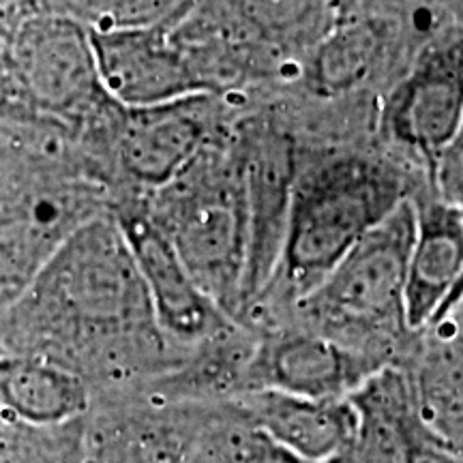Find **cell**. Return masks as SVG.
Segmentation results:
<instances>
[{"label": "cell", "mask_w": 463, "mask_h": 463, "mask_svg": "<svg viewBox=\"0 0 463 463\" xmlns=\"http://www.w3.org/2000/svg\"><path fill=\"white\" fill-rule=\"evenodd\" d=\"M0 352L48 358L90 389L155 382L183 367L120 222L97 215L69 236L20 303L0 317Z\"/></svg>", "instance_id": "cell-1"}, {"label": "cell", "mask_w": 463, "mask_h": 463, "mask_svg": "<svg viewBox=\"0 0 463 463\" xmlns=\"http://www.w3.org/2000/svg\"><path fill=\"white\" fill-rule=\"evenodd\" d=\"M403 200L397 172L361 155L298 170L279 269L260 303L275 292L297 307Z\"/></svg>", "instance_id": "cell-2"}, {"label": "cell", "mask_w": 463, "mask_h": 463, "mask_svg": "<svg viewBox=\"0 0 463 463\" xmlns=\"http://www.w3.org/2000/svg\"><path fill=\"white\" fill-rule=\"evenodd\" d=\"M148 217L176 249L202 292L239 324L245 307L249 217L236 146L208 142L174 181L157 189Z\"/></svg>", "instance_id": "cell-3"}, {"label": "cell", "mask_w": 463, "mask_h": 463, "mask_svg": "<svg viewBox=\"0 0 463 463\" xmlns=\"http://www.w3.org/2000/svg\"><path fill=\"white\" fill-rule=\"evenodd\" d=\"M414 234L416 204L408 198L300 300L303 328L389 361L384 347L410 333L405 286Z\"/></svg>", "instance_id": "cell-4"}, {"label": "cell", "mask_w": 463, "mask_h": 463, "mask_svg": "<svg viewBox=\"0 0 463 463\" xmlns=\"http://www.w3.org/2000/svg\"><path fill=\"white\" fill-rule=\"evenodd\" d=\"M9 62L28 106L61 118H78L106 95L92 31L62 11L24 17L11 37Z\"/></svg>", "instance_id": "cell-5"}, {"label": "cell", "mask_w": 463, "mask_h": 463, "mask_svg": "<svg viewBox=\"0 0 463 463\" xmlns=\"http://www.w3.org/2000/svg\"><path fill=\"white\" fill-rule=\"evenodd\" d=\"M463 125V33L439 39L386 97L382 133L438 170Z\"/></svg>", "instance_id": "cell-6"}, {"label": "cell", "mask_w": 463, "mask_h": 463, "mask_svg": "<svg viewBox=\"0 0 463 463\" xmlns=\"http://www.w3.org/2000/svg\"><path fill=\"white\" fill-rule=\"evenodd\" d=\"M234 146L242 161L249 217L245 316L260 303L279 269L300 167L292 140L266 125H249Z\"/></svg>", "instance_id": "cell-7"}, {"label": "cell", "mask_w": 463, "mask_h": 463, "mask_svg": "<svg viewBox=\"0 0 463 463\" xmlns=\"http://www.w3.org/2000/svg\"><path fill=\"white\" fill-rule=\"evenodd\" d=\"M386 364L391 363L326 335L289 328L264 335L251 345L239 395L279 391L309 399H347Z\"/></svg>", "instance_id": "cell-8"}, {"label": "cell", "mask_w": 463, "mask_h": 463, "mask_svg": "<svg viewBox=\"0 0 463 463\" xmlns=\"http://www.w3.org/2000/svg\"><path fill=\"white\" fill-rule=\"evenodd\" d=\"M92 45L103 90L125 109L159 108L211 90L165 24L92 31Z\"/></svg>", "instance_id": "cell-9"}, {"label": "cell", "mask_w": 463, "mask_h": 463, "mask_svg": "<svg viewBox=\"0 0 463 463\" xmlns=\"http://www.w3.org/2000/svg\"><path fill=\"white\" fill-rule=\"evenodd\" d=\"M350 402L354 430L328 463H461L427 431L408 369L386 364L352 392Z\"/></svg>", "instance_id": "cell-10"}, {"label": "cell", "mask_w": 463, "mask_h": 463, "mask_svg": "<svg viewBox=\"0 0 463 463\" xmlns=\"http://www.w3.org/2000/svg\"><path fill=\"white\" fill-rule=\"evenodd\" d=\"M213 405L106 402L82 420V463H184Z\"/></svg>", "instance_id": "cell-11"}, {"label": "cell", "mask_w": 463, "mask_h": 463, "mask_svg": "<svg viewBox=\"0 0 463 463\" xmlns=\"http://www.w3.org/2000/svg\"><path fill=\"white\" fill-rule=\"evenodd\" d=\"M116 219L129 241L161 331L178 350L198 352L239 333V324L232 322L202 292L153 219L136 213H125Z\"/></svg>", "instance_id": "cell-12"}, {"label": "cell", "mask_w": 463, "mask_h": 463, "mask_svg": "<svg viewBox=\"0 0 463 463\" xmlns=\"http://www.w3.org/2000/svg\"><path fill=\"white\" fill-rule=\"evenodd\" d=\"M82 202L58 194L22 195L0 208V317L9 314L86 219Z\"/></svg>", "instance_id": "cell-13"}, {"label": "cell", "mask_w": 463, "mask_h": 463, "mask_svg": "<svg viewBox=\"0 0 463 463\" xmlns=\"http://www.w3.org/2000/svg\"><path fill=\"white\" fill-rule=\"evenodd\" d=\"M416 204V234L405 286L410 333L439 326L450 317L463 277V211L455 200Z\"/></svg>", "instance_id": "cell-14"}, {"label": "cell", "mask_w": 463, "mask_h": 463, "mask_svg": "<svg viewBox=\"0 0 463 463\" xmlns=\"http://www.w3.org/2000/svg\"><path fill=\"white\" fill-rule=\"evenodd\" d=\"M249 425L314 463H328L354 430L347 399H309L279 391H251L225 402Z\"/></svg>", "instance_id": "cell-15"}, {"label": "cell", "mask_w": 463, "mask_h": 463, "mask_svg": "<svg viewBox=\"0 0 463 463\" xmlns=\"http://www.w3.org/2000/svg\"><path fill=\"white\" fill-rule=\"evenodd\" d=\"M194 97L148 109H127L118 155L136 181L161 189L206 146V125Z\"/></svg>", "instance_id": "cell-16"}, {"label": "cell", "mask_w": 463, "mask_h": 463, "mask_svg": "<svg viewBox=\"0 0 463 463\" xmlns=\"http://www.w3.org/2000/svg\"><path fill=\"white\" fill-rule=\"evenodd\" d=\"M90 384L61 364L31 354L0 352V410L22 425L54 430L86 419Z\"/></svg>", "instance_id": "cell-17"}, {"label": "cell", "mask_w": 463, "mask_h": 463, "mask_svg": "<svg viewBox=\"0 0 463 463\" xmlns=\"http://www.w3.org/2000/svg\"><path fill=\"white\" fill-rule=\"evenodd\" d=\"M247 42L279 52H311L339 24V0H219Z\"/></svg>", "instance_id": "cell-18"}, {"label": "cell", "mask_w": 463, "mask_h": 463, "mask_svg": "<svg viewBox=\"0 0 463 463\" xmlns=\"http://www.w3.org/2000/svg\"><path fill=\"white\" fill-rule=\"evenodd\" d=\"M380 52L382 28L375 22H339L309 52L307 82L322 97L354 90L373 71Z\"/></svg>", "instance_id": "cell-19"}, {"label": "cell", "mask_w": 463, "mask_h": 463, "mask_svg": "<svg viewBox=\"0 0 463 463\" xmlns=\"http://www.w3.org/2000/svg\"><path fill=\"white\" fill-rule=\"evenodd\" d=\"M184 463H314L283 449L228 403H215Z\"/></svg>", "instance_id": "cell-20"}, {"label": "cell", "mask_w": 463, "mask_h": 463, "mask_svg": "<svg viewBox=\"0 0 463 463\" xmlns=\"http://www.w3.org/2000/svg\"><path fill=\"white\" fill-rule=\"evenodd\" d=\"M62 14L73 15L92 31L161 26L189 0H58Z\"/></svg>", "instance_id": "cell-21"}, {"label": "cell", "mask_w": 463, "mask_h": 463, "mask_svg": "<svg viewBox=\"0 0 463 463\" xmlns=\"http://www.w3.org/2000/svg\"><path fill=\"white\" fill-rule=\"evenodd\" d=\"M39 430L22 425L0 410V463H34Z\"/></svg>", "instance_id": "cell-22"}, {"label": "cell", "mask_w": 463, "mask_h": 463, "mask_svg": "<svg viewBox=\"0 0 463 463\" xmlns=\"http://www.w3.org/2000/svg\"><path fill=\"white\" fill-rule=\"evenodd\" d=\"M438 174L442 178L444 187L450 191V195L455 202L463 198V125L459 136L453 142V146L449 148V153L444 155L442 161L438 165Z\"/></svg>", "instance_id": "cell-23"}, {"label": "cell", "mask_w": 463, "mask_h": 463, "mask_svg": "<svg viewBox=\"0 0 463 463\" xmlns=\"http://www.w3.org/2000/svg\"><path fill=\"white\" fill-rule=\"evenodd\" d=\"M28 103L20 84H17L9 58L0 56V116L14 114L17 106Z\"/></svg>", "instance_id": "cell-24"}, {"label": "cell", "mask_w": 463, "mask_h": 463, "mask_svg": "<svg viewBox=\"0 0 463 463\" xmlns=\"http://www.w3.org/2000/svg\"><path fill=\"white\" fill-rule=\"evenodd\" d=\"M459 206H461V211H463V198L459 200ZM461 303H463V277H461V283H459V288H457V292H455V298H453V309H450V316H453L455 311L459 309Z\"/></svg>", "instance_id": "cell-25"}, {"label": "cell", "mask_w": 463, "mask_h": 463, "mask_svg": "<svg viewBox=\"0 0 463 463\" xmlns=\"http://www.w3.org/2000/svg\"><path fill=\"white\" fill-rule=\"evenodd\" d=\"M453 358L463 367V335H457V341L453 345Z\"/></svg>", "instance_id": "cell-26"}, {"label": "cell", "mask_w": 463, "mask_h": 463, "mask_svg": "<svg viewBox=\"0 0 463 463\" xmlns=\"http://www.w3.org/2000/svg\"><path fill=\"white\" fill-rule=\"evenodd\" d=\"M7 3H14V0H0V5H7Z\"/></svg>", "instance_id": "cell-27"}, {"label": "cell", "mask_w": 463, "mask_h": 463, "mask_svg": "<svg viewBox=\"0 0 463 463\" xmlns=\"http://www.w3.org/2000/svg\"><path fill=\"white\" fill-rule=\"evenodd\" d=\"M459 461L463 463V450H461V455H459Z\"/></svg>", "instance_id": "cell-28"}]
</instances>
